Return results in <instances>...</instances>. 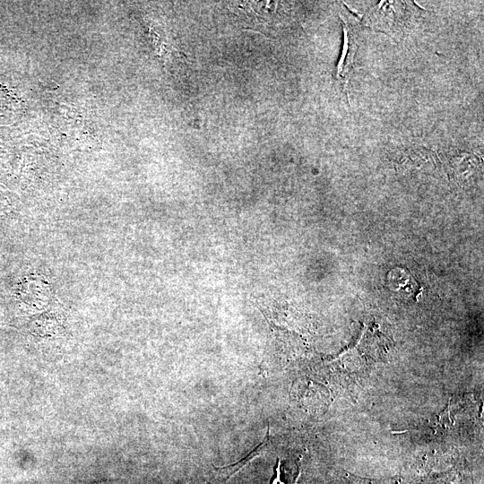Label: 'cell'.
<instances>
[{"mask_svg":"<svg viewBox=\"0 0 484 484\" xmlns=\"http://www.w3.org/2000/svg\"><path fill=\"white\" fill-rule=\"evenodd\" d=\"M344 41L341 56L339 64L336 67V76L339 80L345 81L350 73L357 46L354 42L353 36L343 24Z\"/></svg>","mask_w":484,"mask_h":484,"instance_id":"6da1fadb","label":"cell"},{"mask_svg":"<svg viewBox=\"0 0 484 484\" xmlns=\"http://www.w3.org/2000/svg\"><path fill=\"white\" fill-rule=\"evenodd\" d=\"M269 440V430L267 431V436L265 437V439L261 443L259 444L257 446L255 447L254 450H252L246 456H245L242 460L235 462V463H232L229 466H224V467H220V468H217L215 467V469L217 470H223V469H227V468H232V467H236L237 469L234 470L230 474L229 476L227 478V482L228 480L232 477L234 476L235 474H237L239 471L242 470V468H244L246 464H248L251 461H253L256 456H259L261 454L262 452L264 451L266 445H267V442ZM226 482V483H227Z\"/></svg>","mask_w":484,"mask_h":484,"instance_id":"7a4b0ae2","label":"cell"},{"mask_svg":"<svg viewBox=\"0 0 484 484\" xmlns=\"http://www.w3.org/2000/svg\"><path fill=\"white\" fill-rule=\"evenodd\" d=\"M271 484H283L281 481V462L280 461L277 462L274 475L272 478Z\"/></svg>","mask_w":484,"mask_h":484,"instance_id":"3957f363","label":"cell"},{"mask_svg":"<svg viewBox=\"0 0 484 484\" xmlns=\"http://www.w3.org/2000/svg\"><path fill=\"white\" fill-rule=\"evenodd\" d=\"M362 484H367V481H362ZM369 484H382L381 482H376V481H369ZM387 484V483H385Z\"/></svg>","mask_w":484,"mask_h":484,"instance_id":"277c9868","label":"cell"}]
</instances>
